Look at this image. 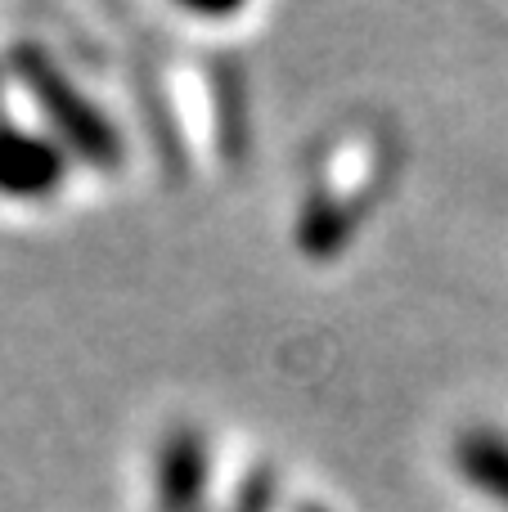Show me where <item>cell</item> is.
<instances>
[{"label": "cell", "mask_w": 508, "mask_h": 512, "mask_svg": "<svg viewBox=\"0 0 508 512\" xmlns=\"http://www.w3.org/2000/svg\"><path fill=\"white\" fill-rule=\"evenodd\" d=\"M455 468L477 495L508 512V436L500 427H468L455 441Z\"/></svg>", "instance_id": "cell-4"}, {"label": "cell", "mask_w": 508, "mask_h": 512, "mask_svg": "<svg viewBox=\"0 0 508 512\" xmlns=\"http://www.w3.org/2000/svg\"><path fill=\"white\" fill-rule=\"evenodd\" d=\"M275 504H279V477L270 468H257L243 477L230 512H275Z\"/></svg>", "instance_id": "cell-5"}, {"label": "cell", "mask_w": 508, "mask_h": 512, "mask_svg": "<svg viewBox=\"0 0 508 512\" xmlns=\"http://www.w3.org/2000/svg\"><path fill=\"white\" fill-rule=\"evenodd\" d=\"M9 63H14L18 81L32 90L36 108L45 113V122L59 131V149L81 158L86 167L95 171H117L126 158V144L117 122L77 90V81L54 63V54L36 41H18L9 50Z\"/></svg>", "instance_id": "cell-1"}, {"label": "cell", "mask_w": 508, "mask_h": 512, "mask_svg": "<svg viewBox=\"0 0 508 512\" xmlns=\"http://www.w3.org/2000/svg\"><path fill=\"white\" fill-rule=\"evenodd\" d=\"M297 512H329V508H324L320 499H306V504H297Z\"/></svg>", "instance_id": "cell-6"}, {"label": "cell", "mask_w": 508, "mask_h": 512, "mask_svg": "<svg viewBox=\"0 0 508 512\" xmlns=\"http://www.w3.org/2000/svg\"><path fill=\"white\" fill-rule=\"evenodd\" d=\"M68 153L54 140L18 131L0 117V198L14 203H45L63 189Z\"/></svg>", "instance_id": "cell-3"}, {"label": "cell", "mask_w": 508, "mask_h": 512, "mask_svg": "<svg viewBox=\"0 0 508 512\" xmlns=\"http://www.w3.org/2000/svg\"><path fill=\"white\" fill-rule=\"evenodd\" d=\"M212 495V450L198 427L162 436L153 463V512H207Z\"/></svg>", "instance_id": "cell-2"}]
</instances>
